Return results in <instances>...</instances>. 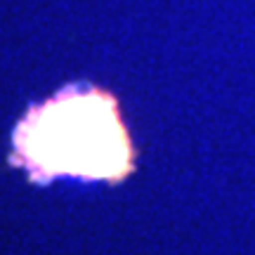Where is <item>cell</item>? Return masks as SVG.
Returning a JSON list of instances; mask_svg holds the SVG:
<instances>
[{
	"instance_id": "obj_1",
	"label": "cell",
	"mask_w": 255,
	"mask_h": 255,
	"mask_svg": "<svg viewBox=\"0 0 255 255\" xmlns=\"http://www.w3.org/2000/svg\"><path fill=\"white\" fill-rule=\"evenodd\" d=\"M50 130H43L50 156L59 163H76L90 173H109L114 163V151L123 149V142H114L116 121L109 111H100L95 104L78 102L71 107H59L50 119H45Z\"/></svg>"
}]
</instances>
